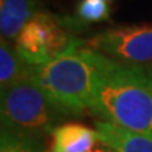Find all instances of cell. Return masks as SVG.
I'll return each mask as SVG.
<instances>
[{
	"label": "cell",
	"instance_id": "5",
	"mask_svg": "<svg viewBox=\"0 0 152 152\" xmlns=\"http://www.w3.org/2000/svg\"><path fill=\"white\" fill-rule=\"evenodd\" d=\"M93 51L128 62L152 59V26H134L106 30L86 41Z\"/></svg>",
	"mask_w": 152,
	"mask_h": 152
},
{
	"label": "cell",
	"instance_id": "2",
	"mask_svg": "<svg viewBox=\"0 0 152 152\" xmlns=\"http://www.w3.org/2000/svg\"><path fill=\"white\" fill-rule=\"evenodd\" d=\"M92 110L109 123L152 138V77L140 66L110 61Z\"/></svg>",
	"mask_w": 152,
	"mask_h": 152
},
{
	"label": "cell",
	"instance_id": "1",
	"mask_svg": "<svg viewBox=\"0 0 152 152\" xmlns=\"http://www.w3.org/2000/svg\"><path fill=\"white\" fill-rule=\"evenodd\" d=\"M110 61L86 42L72 38L56 58L34 66V77L62 113L79 114L93 107L99 83Z\"/></svg>",
	"mask_w": 152,
	"mask_h": 152
},
{
	"label": "cell",
	"instance_id": "8",
	"mask_svg": "<svg viewBox=\"0 0 152 152\" xmlns=\"http://www.w3.org/2000/svg\"><path fill=\"white\" fill-rule=\"evenodd\" d=\"M34 0H0V30L1 37L17 38L24 26L34 16Z\"/></svg>",
	"mask_w": 152,
	"mask_h": 152
},
{
	"label": "cell",
	"instance_id": "3",
	"mask_svg": "<svg viewBox=\"0 0 152 152\" xmlns=\"http://www.w3.org/2000/svg\"><path fill=\"white\" fill-rule=\"evenodd\" d=\"M58 114L62 111L37 83L34 68L1 90V128L42 137L56 128Z\"/></svg>",
	"mask_w": 152,
	"mask_h": 152
},
{
	"label": "cell",
	"instance_id": "4",
	"mask_svg": "<svg viewBox=\"0 0 152 152\" xmlns=\"http://www.w3.org/2000/svg\"><path fill=\"white\" fill-rule=\"evenodd\" d=\"M71 41L62 20L48 13H35L16 38V51L30 65L39 66L64 52Z\"/></svg>",
	"mask_w": 152,
	"mask_h": 152
},
{
	"label": "cell",
	"instance_id": "9",
	"mask_svg": "<svg viewBox=\"0 0 152 152\" xmlns=\"http://www.w3.org/2000/svg\"><path fill=\"white\" fill-rule=\"evenodd\" d=\"M34 65L23 59L16 49H13L9 44L1 38L0 42V86L1 90L11 86L14 82L21 79L28 72L33 71Z\"/></svg>",
	"mask_w": 152,
	"mask_h": 152
},
{
	"label": "cell",
	"instance_id": "10",
	"mask_svg": "<svg viewBox=\"0 0 152 152\" xmlns=\"http://www.w3.org/2000/svg\"><path fill=\"white\" fill-rule=\"evenodd\" d=\"M0 152H45V144L41 135L1 128Z\"/></svg>",
	"mask_w": 152,
	"mask_h": 152
},
{
	"label": "cell",
	"instance_id": "11",
	"mask_svg": "<svg viewBox=\"0 0 152 152\" xmlns=\"http://www.w3.org/2000/svg\"><path fill=\"white\" fill-rule=\"evenodd\" d=\"M77 14L86 23L103 21L109 18V4L106 0H82L77 6Z\"/></svg>",
	"mask_w": 152,
	"mask_h": 152
},
{
	"label": "cell",
	"instance_id": "7",
	"mask_svg": "<svg viewBox=\"0 0 152 152\" xmlns=\"http://www.w3.org/2000/svg\"><path fill=\"white\" fill-rule=\"evenodd\" d=\"M96 131L100 144L115 152H152V138L135 134L109 121H97Z\"/></svg>",
	"mask_w": 152,
	"mask_h": 152
},
{
	"label": "cell",
	"instance_id": "12",
	"mask_svg": "<svg viewBox=\"0 0 152 152\" xmlns=\"http://www.w3.org/2000/svg\"><path fill=\"white\" fill-rule=\"evenodd\" d=\"M92 152H115V151H113L111 148H94Z\"/></svg>",
	"mask_w": 152,
	"mask_h": 152
},
{
	"label": "cell",
	"instance_id": "6",
	"mask_svg": "<svg viewBox=\"0 0 152 152\" xmlns=\"http://www.w3.org/2000/svg\"><path fill=\"white\" fill-rule=\"evenodd\" d=\"M51 135V152H92L100 142L97 131L77 123L58 125Z\"/></svg>",
	"mask_w": 152,
	"mask_h": 152
}]
</instances>
